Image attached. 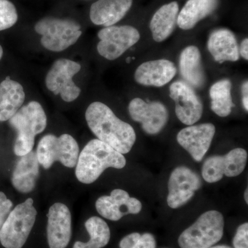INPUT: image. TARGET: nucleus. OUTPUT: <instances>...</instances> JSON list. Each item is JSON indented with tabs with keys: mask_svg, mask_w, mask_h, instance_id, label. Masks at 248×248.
Returning a JSON list of instances; mask_svg holds the SVG:
<instances>
[{
	"mask_svg": "<svg viewBox=\"0 0 248 248\" xmlns=\"http://www.w3.org/2000/svg\"><path fill=\"white\" fill-rule=\"evenodd\" d=\"M202 186L197 173L186 166H178L170 176L168 205L172 209L180 208L193 197Z\"/></svg>",
	"mask_w": 248,
	"mask_h": 248,
	"instance_id": "nucleus-12",
	"label": "nucleus"
},
{
	"mask_svg": "<svg viewBox=\"0 0 248 248\" xmlns=\"http://www.w3.org/2000/svg\"><path fill=\"white\" fill-rule=\"evenodd\" d=\"M3 56V48L1 47V46L0 45V60H1V58Z\"/></svg>",
	"mask_w": 248,
	"mask_h": 248,
	"instance_id": "nucleus-36",
	"label": "nucleus"
},
{
	"mask_svg": "<svg viewBox=\"0 0 248 248\" xmlns=\"http://www.w3.org/2000/svg\"><path fill=\"white\" fill-rule=\"evenodd\" d=\"M126 164L124 155L97 139L90 141L81 152L76 175L80 182L91 184L108 168L122 169Z\"/></svg>",
	"mask_w": 248,
	"mask_h": 248,
	"instance_id": "nucleus-2",
	"label": "nucleus"
},
{
	"mask_svg": "<svg viewBox=\"0 0 248 248\" xmlns=\"http://www.w3.org/2000/svg\"><path fill=\"white\" fill-rule=\"evenodd\" d=\"M232 83L229 79H221L215 83L210 89L211 110L221 117L231 115L235 107L231 94Z\"/></svg>",
	"mask_w": 248,
	"mask_h": 248,
	"instance_id": "nucleus-25",
	"label": "nucleus"
},
{
	"mask_svg": "<svg viewBox=\"0 0 248 248\" xmlns=\"http://www.w3.org/2000/svg\"><path fill=\"white\" fill-rule=\"evenodd\" d=\"M35 31L42 35V46L52 52H62L69 48L82 34L79 23L66 18H43L36 23Z\"/></svg>",
	"mask_w": 248,
	"mask_h": 248,
	"instance_id": "nucleus-4",
	"label": "nucleus"
},
{
	"mask_svg": "<svg viewBox=\"0 0 248 248\" xmlns=\"http://www.w3.org/2000/svg\"><path fill=\"white\" fill-rule=\"evenodd\" d=\"M215 132L216 128L213 124L189 125L179 131L177 140L192 159L200 162L208 151Z\"/></svg>",
	"mask_w": 248,
	"mask_h": 248,
	"instance_id": "nucleus-15",
	"label": "nucleus"
},
{
	"mask_svg": "<svg viewBox=\"0 0 248 248\" xmlns=\"http://www.w3.org/2000/svg\"><path fill=\"white\" fill-rule=\"evenodd\" d=\"M133 248H156V240L150 233L141 235Z\"/></svg>",
	"mask_w": 248,
	"mask_h": 248,
	"instance_id": "nucleus-30",
	"label": "nucleus"
},
{
	"mask_svg": "<svg viewBox=\"0 0 248 248\" xmlns=\"http://www.w3.org/2000/svg\"><path fill=\"white\" fill-rule=\"evenodd\" d=\"M218 0H188L178 14L177 24L183 30H190L218 7Z\"/></svg>",
	"mask_w": 248,
	"mask_h": 248,
	"instance_id": "nucleus-24",
	"label": "nucleus"
},
{
	"mask_svg": "<svg viewBox=\"0 0 248 248\" xmlns=\"http://www.w3.org/2000/svg\"><path fill=\"white\" fill-rule=\"evenodd\" d=\"M140 236H141V234L138 232H134L127 235L120 241V248H133L137 241L140 239Z\"/></svg>",
	"mask_w": 248,
	"mask_h": 248,
	"instance_id": "nucleus-31",
	"label": "nucleus"
},
{
	"mask_svg": "<svg viewBox=\"0 0 248 248\" xmlns=\"http://www.w3.org/2000/svg\"><path fill=\"white\" fill-rule=\"evenodd\" d=\"M81 68L79 63L73 60L64 58L56 60L46 76L47 89L55 95L60 94L64 102L76 100L80 95L81 89L75 84L73 78Z\"/></svg>",
	"mask_w": 248,
	"mask_h": 248,
	"instance_id": "nucleus-8",
	"label": "nucleus"
},
{
	"mask_svg": "<svg viewBox=\"0 0 248 248\" xmlns=\"http://www.w3.org/2000/svg\"><path fill=\"white\" fill-rule=\"evenodd\" d=\"M233 245L234 248H248V223H245L238 228Z\"/></svg>",
	"mask_w": 248,
	"mask_h": 248,
	"instance_id": "nucleus-28",
	"label": "nucleus"
},
{
	"mask_svg": "<svg viewBox=\"0 0 248 248\" xmlns=\"http://www.w3.org/2000/svg\"><path fill=\"white\" fill-rule=\"evenodd\" d=\"M209 248H232L231 247H229V246H212V247Z\"/></svg>",
	"mask_w": 248,
	"mask_h": 248,
	"instance_id": "nucleus-35",
	"label": "nucleus"
},
{
	"mask_svg": "<svg viewBox=\"0 0 248 248\" xmlns=\"http://www.w3.org/2000/svg\"><path fill=\"white\" fill-rule=\"evenodd\" d=\"M78 142L68 134L60 137L46 135L43 137L37 148L39 163L45 169H49L55 161H60L68 168H74L79 157Z\"/></svg>",
	"mask_w": 248,
	"mask_h": 248,
	"instance_id": "nucleus-7",
	"label": "nucleus"
},
{
	"mask_svg": "<svg viewBox=\"0 0 248 248\" xmlns=\"http://www.w3.org/2000/svg\"><path fill=\"white\" fill-rule=\"evenodd\" d=\"M25 92L22 85L7 77L0 83V122L9 120L22 107Z\"/></svg>",
	"mask_w": 248,
	"mask_h": 248,
	"instance_id": "nucleus-21",
	"label": "nucleus"
},
{
	"mask_svg": "<svg viewBox=\"0 0 248 248\" xmlns=\"http://www.w3.org/2000/svg\"><path fill=\"white\" fill-rule=\"evenodd\" d=\"M17 19L15 5L9 0H0V31L14 27Z\"/></svg>",
	"mask_w": 248,
	"mask_h": 248,
	"instance_id": "nucleus-27",
	"label": "nucleus"
},
{
	"mask_svg": "<svg viewBox=\"0 0 248 248\" xmlns=\"http://www.w3.org/2000/svg\"><path fill=\"white\" fill-rule=\"evenodd\" d=\"M101 216L110 221H117L125 215H137L141 212L142 204L138 199L130 197L126 191L115 189L110 196L99 197L95 203Z\"/></svg>",
	"mask_w": 248,
	"mask_h": 248,
	"instance_id": "nucleus-14",
	"label": "nucleus"
},
{
	"mask_svg": "<svg viewBox=\"0 0 248 248\" xmlns=\"http://www.w3.org/2000/svg\"><path fill=\"white\" fill-rule=\"evenodd\" d=\"M85 227L91 236L88 242L77 241L73 248H102L110 239V231L107 222L98 217H92L86 221Z\"/></svg>",
	"mask_w": 248,
	"mask_h": 248,
	"instance_id": "nucleus-26",
	"label": "nucleus"
},
{
	"mask_svg": "<svg viewBox=\"0 0 248 248\" xmlns=\"http://www.w3.org/2000/svg\"><path fill=\"white\" fill-rule=\"evenodd\" d=\"M97 48L101 56L108 60H117L129 48L138 43L140 33L131 26H111L101 29Z\"/></svg>",
	"mask_w": 248,
	"mask_h": 248,
	"instance_id": "nucleus-9",
	"label": "nucleus"
},
{
	"mask_svg": "<svg viewBox=\"0 0 248 248\" xmlns=\"http://www.w3.org/2000/svg\"><path fill=\"white\" fill-rule=\"evenodd\" d=\"M224 218L217 210L202 214L178 239L181 248H209L223 237Z\"/></svg>",
	"mask_w": 248,
	"mask_h": 248,
	"instance_id": "nucleus-5",
	"label": "nucleus"
},
{
	"mask_svg": "<svg viewBox=\"0 0 248 248\" xmlns=\"http://www.w3.org/2000/svg\"><path fill=\"white\" fill-rule=\"evenodd\" d=\"M128 111L132 120L141 124L143 131L148 135L159 133L169 121V111L157 101L146 102L141 98H135L129 104Z\"/></svg>",
	"mask_w": 248,
	"mask_h": 248,
	"instance_id": "nucleus-11",
	"label": "nucleus"
},
{
	"mask_svg": "<svg viewBox=\"0 0 248 248\" xmlns=\"http://www.w3.org/2000/svg\"><path fill=\"white\" fill-rule=\"evenodd\" d=\"M179 70L183 79L187 84L195 88L203 87L205 75L202 63L200 49L189 46L182 50L179 58Z\"/></svg>",
	"mask_w": 248,
	"mask_h": 248,
	"instance_id": "nucleus-22",
	"label": "nucleus"
},
{
	"mask_svg": "<svg viewBox=\"0 0 248 248\" xmlns=\"http://www.w3.org/2000/svg\"><path fill=\"white\" fill-rule=\"evenodd\" d=\"M177 74V68L170 60H151L141 63L135 73V79L139 84L146 86L162 87Z\"/></svg>",
	"mask_w": 248,
	"mask_h": 248,
	"instance_id": "nucleus-17",
	"label": "nucleus"
},
{
	"mask_svg": "<svg viewBox=\"0 0 248 248\" xmlns=\"http://www.w3.org/2000/svg\"><path fill=\"white\" fill-rule=\"evenodd\" d=\"M133 0H98L91 6L90 18L95 25L111 27L128 12Z\"/></svg>",
	"mask_w": 248,
	"mask_h": 248,
	"instance_id": "nucleus-18",
	"label": "nucleus"
},
{
	"mask_svg": "<svg viewBox=\"0 0 248 248\" xmlns=\"http://www.w3.org/2000/svg\"><path fill=\"white\" fill-rule=\"evenodd\" d=\"M12 206V202L7 199L4 192H0V230L11 213Z\"/></svg>",
	"mask_w": 248,
	"mask_h": 248,
	"instance_id": "nucleus-29",
	"label": "nucleus"
},
{
	"mask_svg": "<svg viewBox=\"0 0 248 248\" xmlns=\"http://www.w3.org/2000/svg\"><path fill=\"white\" fill-rule=\"evenodd\" d=\"M85 117L97 140L123 155L131 151L136 141L135 130L119 119L107 105L99 102L92 103L86 109Z\"/></svg>",
	"mask_w": 248,
	"mask_h": 248,
	"instance_id": "nucleus-1",
	"label": "nucleus"
},
{
	"mask_svg": "<svg viewBox=\"0 0 248 248\" xmlns=\"http://www.w3.org/2000/svg\"><path fill=\"white\" fill-rule=\"evenodd\" d=\"M248 189H246V191H245V193H244V198H245V201H246V203H248Z\"/></svg>",
	"mask_w": 248,
	"mask_h": 248,
	"instance_id": "nucleus-34",
	"label": "nucleus"
},
{
	"mask_svg": "<svg viewBox=\"0 0 248 248\" xmlns=\"http://www.w3.org/2000/svg\"><path fill=\"white\" fill-rule=\"evenodd\" d=\"M47 237L50 248H65L72 234L71 214L65 204L56 203L49 209Z\"/></svg>",
	"mask_w": 248,
	"mask_h": 248,
	"instance_id": "nucleus-16",
	"label": "nucleus"
},
{
	"mask_svg": "<svg viewBox=\"0 0 248 248\" xmlns=\"http://www.w3.org/2000/svg\"><path fill=\"white\" fill-rule=\"evenodd\" d=\"M248 153L244 148H235L228 154L211 156L204 161L202 177L205 182L216 183L223 176L234 177L240 175L247 164Z\"/></svg>",
	"mask_w": 248,
	"mask_h": 248,
	"instance_id": "nucleus-10",
	"label": "nucleus"
},
{
	"mask_svg": "<svg viewBox=\"0 0 248 248\" xmlns=\"http://www.w3.org/2000/svg\"><path fill=\"white\" fill-rule=\"evenodd\" d=\"M243 105L246 112L248 111V83L245 81L242 86Z\"/></svg>",
	"mask_w": 248,
	"mask_h": 248,
	"instance_id": "nucleus-33",
	"label": "nucleus"
},
{
	"mask_svg": "<svg viewBox=\"0 0 248 248\" xmlns=\"http://www.w3.org/2000/svg\"><path fill=\"white\" fill-rule=\"evenodd\" d=\"M178 14L179 5L177 1L165 4L156 11L150 23L155 42H164L171 35L177 25Z\"/></svg>",
	"mask_w": 248,
	"mask_h": 248,
	"instance_id": "nucleus-23",
	"label": "nucleus"
},
{
	"mask_svg": "<svg viewBox=\"0 0 248 248\" xmlns=\"http://www.w3.org/2000/svg\"><path fill=\"white\" fill-rule=\"evenodd\" d=\"M208 49L218 63L236 62L239 59V45L234 34L226 29L214 31L208 41Z\"/></svg>",
	"mask_w": 248,
	"mask_h": 248,
	"instance_id": "nucleus-19",
	"label": "nucleus"
},
{
	"mask_svg": "<svg viewBox=\"0 0 248 248\" xmlns=\"http://www.w3.org/2000/svg\"><path fill=\"white\" fill-rule=\"evenodd\" d=\"M170 97L175 102V112L181 122L192 125L202 118L203 104L187 83L175 81L170 86Z\"/></svg>",
	"mask_w": 248,
	"mask_h": 248,
	"instance_id": "nucleus-13",
	"label": "nucleus"
},
{
	"mask_svg": "<svg viewBox=\"0 0 248 248\" xmlns=\"http://www.w3.org/2000/svg\"><path fill=\"white\" fill-rule=\"evenodd\" d=\"M239 55L246 60H248V39L245 38L239 47Z\"/></svg>",
	"mask_w": 248,
	"mask_h": 248,
	"instance_id": "nucleus-32",
	"label": "nucleus"
},
{
	"mask_svg": "<svg viewBox=\"0 0 248 248\" xmlns=\"http://www.w3.org/2000/svg\"><path fill=\"white\" fill-rule=\"evenodd\" d=\"M40 173V163L37 154L31 151L21 156L13 173L12 184L15 188L22 192L29 193L33 190Z\"/></svg>",
	"mask_w": 248,
	"mask_h": 248,
	"instance_id": "nucleus-20",
	"label": "nucleus"
},
{
	"mask_svg": "<svg viewBox=\"0 0 248 248\" xmlns=\"http://www.w3.org/2000/svg\"><path fill=\"white\" fill-rule=\"evenodd\" d=\"M9 122L17 131L15 153L22 156L32 151L36 135L46 128L47 117L40 103L32 101L21 108Z\"/></svg>",
	"mask_w": 248,
	"mask_h": 248,
	"instance_id": "nucleus-3",
	"label": "nucleus"
},
{
	"mask_svg": "<svg viewBox=\"0 0 248 248\" xmlns=\"http://www.w3.org/2000/svg\"><path fill=\"white\" fill-rule=\"evenodd\" d=\"M37 210L28 199L10 213L0 230V241L5 248H22L35 224Z\"/></svg>",
	"mask_w": 248,
	"mask_h": 248,
	"instance_id": "nucleus-6",
	"label": "nucleus"
}]
</instances>
